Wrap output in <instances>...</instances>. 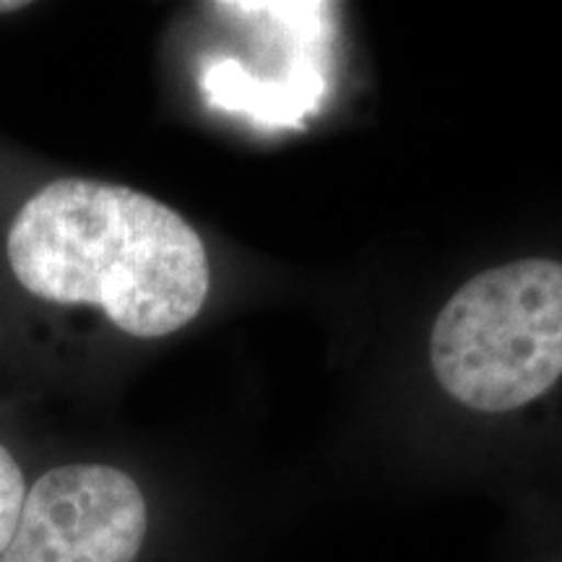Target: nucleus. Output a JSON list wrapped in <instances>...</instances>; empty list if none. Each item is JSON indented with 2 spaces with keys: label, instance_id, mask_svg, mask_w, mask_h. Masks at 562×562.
Wrapping results in <instances>:
<instances>
[{
  "label": "nucleus",
  "instance_id": "obj_2",
  "mask_svg": "<svg viewBox=\"0 0 562 562\" xmlns=\"http://www.w3.org/2000/svg\"><path fill=\"white\" fill-rule=\"evenodd\" d=\"M440 389L472 412L505 414L562 378V263L524 258L476 273L430 336Z\"/></svg>",
  "mask_w": 562,
  "mask_h": 562
},
{
  "label": "nucleus",
  "instance_id": "obj_6",
  "mask_svg": "<svg viewBox=\"0 0 562 562\" xmlns=\"http://www.w3.org/2000/svg\"><path fill=\"white\" fill-rule=\"evenodd\" d=\"M558 562H562V558H560V560H558Z\"/></svg>",
  "mask_w": 562,
  "mask_h": 562
},
{
  "label": "nucleus",
  "instance_id": "obj_4",
  "mask_svg": "<svg viewBox=\"0 0 562 562\" xmlns=\"http://www.w3.org/2000/svg\"><path fill=\"white\" fill-rule=\"evenodd\" d=\"M34 472L11 442L0 440V560L13 542Z\"/></svg>",
  "mask_w": 562,
  "mask_h": 562
},
{
  "label": "nucleus",
  "instance_id": "obj_5",
  "mask_svg": "<svg viewBox=\"0 0 562 562\" xmlns=\"http://www.w3.org/2000/svg\"><path fill=\"white\" fill-rule=\"evenodd\" d=\"M21 9H26V3H19V0H11V3H0V13L21 11Z\"/></svg>",
  "mask_w": 562,
  "mask_h": 562
},
{
  "label": "nucleus",
  "instance_id": "obj_3",
  "mask_svg": "<svg viewBox=\"0 0 562 562\" xmlns=\"http://www.w3.org/2000/svg\"><path fill=\"white\" fill-rule=\"evenodd\" d=\"M157 487L128 463L63 459L34 474L0 562H180Z\"/></svg>",
  "mask_w": 562,
  "mask_h": 562
},
{
  "label": "nucleus",
  "instance_id": "obj_1",
  "mask_svg": "<svg viewBox=\"0 0 562 562\" xmlns=\"http://www.w3.org/2000/svg\"><path fill=\"white\" fill-rule=\"evenodd\" d=\"M5 261L30 297L94 307L136 339L199 318L211 290L206 245L151 195L89 178L42 186L5 232Z\"/></svg>",
  "mask_w": 562,
  "mask_h": 562
}]
</instances>
